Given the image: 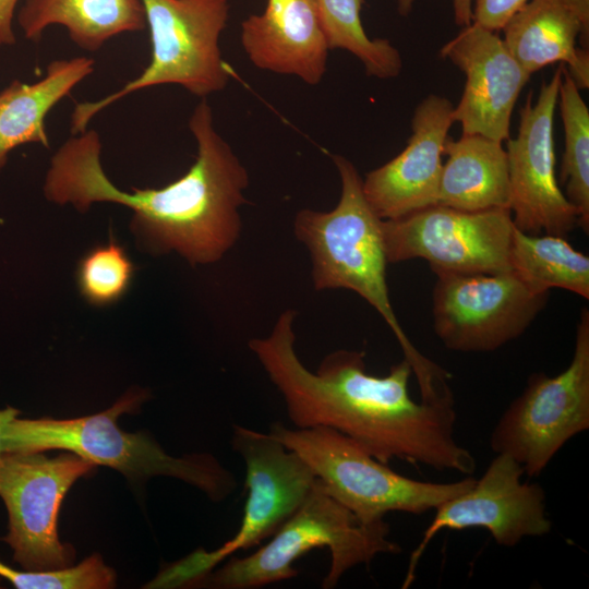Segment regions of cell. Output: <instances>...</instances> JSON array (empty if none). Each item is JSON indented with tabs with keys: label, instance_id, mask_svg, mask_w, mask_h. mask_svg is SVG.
Returning <instances> with one entry per match:
<instances>
[{
	"label": "cell",
	"instance_id": "cell-12",
	"mask_svg": "<svg viewBox=\"0 0 589 589\" xmlns=\"http://www.w3.org/2000/svg\"><path fill=\"white\" fill-rule=\"evenodd\" d=\"M433 327L443 345L460 352H489L516 339L545 306L514 271L500 274H436Z\"/></svg>",
	"mask_w": 589,
	"mask_h": 589
},
{
	"label": "cell",
	"instance_id": "cell-11",
	"mask_svg": "<svg viewBox=\"0 0 589 589\" xmlns=\"http://www.w3.org/2000/svg\"><path fill=\"white\" fill-rule=\"evenodd\" d=\"M514 228L509 208L468 212L441 204L382 221L387 262L422 259L435 275L510 272Z\"/></svg>",
	"mask_w": 589,
	"mask_h": 589
},
{
	"label": "cell",
	"instance_id": "cell-21",
	"mask_svg": "<svg viewBox=\"0 0 589 589\" xmlns=\"http://www.w3.org/2000/svg\"><path fill=\"white\" fill-rule=\"evenodd\" d=\"M24 37L39 41L52 25L63 26L81 49L99 50L122 33L146 28L141 0H25L16 14Z\"/></svg>",
	"mask_w": 589,
	"mask_h": 589
},
{
	"label": "cell",
	"instance_id": "cell-4",
	"mask_svg": "<svg viewBox=\"0 0 589 589\" xmlns=\"http://www.w3.org/2000/svg\"><path fill=\"white\" fill-rule=\"evenodd\" d=\"M145 399L147 393L137 389L124 394L110 408L81 418L16 417L12 422L14 453L68 450L113 468L130 480L167 476L197 488L214 502L227 498L236 490L237 480L212 454L175 457L146 433H128L119 428L118 418L139 410Z\"/></svg>",
	"mask_w": 589,
	"mask_h": 589
},
{
	"label": "cell",
	"instance_id": "cell-31",
	"mask_svg": "<svg viewBox=\"0 0 589 589\" xmlns=\"http://www.w3.org/2000/svg\"><path fill=\"white\" fill-rule=\"evenodd\" d=\"M455 23L461 27L472 23L473 0H452Z\"/></svg>",
	"mask_w": 589,
	"mask_h": 589
},
{
	"label": "cell",
	"instance_id": "cell-2",
	"mask_svg": "<svg viewBox=\"0 0 589 589\" xmlns=\"http://www.w3.org/2000/svg\"><path fill=\"white\" fill-rule=\"evenodd\" d=\"M189 129L197 149L189 170L166 187L132 192L119 189L107 177L100 135L95 130L72 135L50 159L45 197L81 213L99 202L127 206L133 212L130 228L143 252H175L193 266L217 263L240 238V208L250 178L215 129L206 99L194 108Z\"/></svg>",
	"mask_w": 589,
	"mask_h": 589
},
{
	"label": "cell",
	"instance_id": "cell-8",
	"mask_svg": "<svg viewBox=\"0 0 589 589\" xmlns=\"http://www.w3.org/2000/svg\"><path fill=\"white\" fill-rule=\"evenodd\" d=\"M231 446L247 473L248 496L237 533L214 551L197 550L166 568L156 578L160 587L202 582L235 552L272 537L312 491L317 478L310 466L271 433L236 425Z\"/></svg>",
	"mask_w": 589,
	"mask_h": 589
},
{
	"label": "cell",
	"instance_id": "cell-10",
	"mask_svg": "<svg viewBox=\"0 0 589 589\" xmlns=\"http://www.w3.org/2000/svg\"><path fill=\"white\" fill-rule=\"evenodd\" d=\"M95 466L68 450L56 457L17 452L0 458V497L9 515V531L1 540L25 570L70 566L74 550L59 539V512L70 488Z\"/></svg>",
	"mask_w": 589,
	"mask_h": 589
},
{
	"label": "cell",
	"instance_id": "cell-24",
	"mask_svg": "<svg viewBox=\"0 0 589 589\" xmlns=\"http://www.w3.org/2000/svg\"><path fill=\"white\" fill-rule=\"evenodd\" d=\"M557 104L564 128L565 149L561 181L565 196L579 214L578 226L589 230V110L570 74L563 69Z\"/></svg>",
	"mask_w": 589,
	"mask_h": 589
},
{
	"label": "cell",
	"instance_id": "cell-30",
	"mask_svg": "<svg viewBox=\"0 0 589 589\" xmlns=\"http://www.w3.org/2000/svg\"><path fill=\"white\" fill-rule=\"evenodd\" d=\"M581 25V48L588 49L589 45V0H568Z\"/></svg>",
	"mask_w": 589,
	"mask_h": 589
},
{
	"label": "cell",
	"instance_id": "cell-1",
	"mask_svg": "<svg viewBox=\"0 0 589 589\" xmlns=\"http://www.w3.org/2000/svg\"><path fill=\"white\" fill-rule=\"evenodd\" d=\"M296 317L294 310L283 311L267 336L249 341L296 428L334 429L383 464L400 459L473 473L474 457L455 440L454 396L413 400L405 358L375 376L366 372L364 351L338 349L312 372L296 351Z\"/></svg>",
	"mask_w": 589,
	"mask_h": 589
},
{
	"label": "cell",
	"instance_id": "cell-32",
	"mask_svg": "<svg viewBox=\"0 0 589 589\" xmlns=\"http://www.w3.org/2000/svg\"><path fill=\"white\" fill-rule=\"evenodd\" d=\"M416 0H397L398 13L402 16L408 15L413 7Z\"/></svg>",
	"mask_w": 589,
	"mask_h": 589
},
{
	"label": "cell",
	"instance_id": "cell-17",
	"mask_svg": "<svg viewBox=\"0 0 589 589\" xmlns=\"http://www.w3.org/2000/svg\"><path fill=\"white\" fill-rule=\"evenodd\" d=\"M241 45L257 69L321 83L328 44L314 0H267L241 23Z\"/></svg>",
	"mask_w": 589,
	"mask_h": 589
},
{
	"label": "cell",
	"instance_id": "cell-3",
	"mask_svg": "<svg viewBox=\"0 0 589 589\" xmlns=\"http://www.w3.org/2000/svg\"><path fill=\"white\" fill-rule=\"evenodd\" d=\"M341 192L329 212L300 209L294 237L305 245L315 290L348 289L363 298L383 317L417 377L421 397L438 396L450 375L425 358L410 341L395 314L386 283L387 257L382 219L368 203L354 165L333 155Z\"/></svg>",
	"mask_w": 589,
	"mask_h": 589
},
{
	"label": "cell",
	"instance_id": "cell-16",
	"mask_svg": "<svg viewBox=\"0 0 589 589\" xmlns=\"http://www.w3.org/2000/svg\"><path fill=\"white\" fill-rule=\"evenodd\" d=\"M453 104L431 94L411 119L406 147L393 159L366 173L363 194L382 219H396L437 203L442 156L454 123Z\"/></svg>",
	"mask_w": 589,
	"mask_h": 589
},
{
	"label": "cell",
	"instance_id": "cell-25",
	"mask_svg": "<svg viewBox=\"0 0 589 589\" xmlns=\"http://www.w3.org/2000/svg\"><path fill=\"white\" fill-rule=\"evenodd\" d=\"M135 265L116 240L87 251L76 267V284L83 299L93 306H108L129 291Z\"/></svg>",
	"mask_w": 589,
	"mask_h": 589
},
{
	"label": "cell",
	"instance_id": "cell-13",
	"mask_svg": "<svg viewBox=\"0 0 589 589\" xmlns=\"http://www.w3.org/2000/svg\"><path fill=\"white\" fill-rule=\"evenodd\" d=\"M564 64L543 81L536 101L530 93L519 110L516 137L506 141L514 226L527 233L566 238L578 226L579 214L567 200L555 173L554 112Z\"/></svg>",
	"mask_w": 589,
	"mask_h": 589
},
{
	"label": "cell",
	"instance_id": "cell-5",
	"mask_svg": "<svg viewBox=\"0 0 589 589\" xmlns=\"http://www.w3.org/2000/svg\"><path fill=\"white\" fill-rule=\"evenodd\" d=\"M385 520L363 524L332 497L316 479L298 509L276 530L271 541L245 557L228 560L202 581L218 589H251L293 578L294 561L317 548L330 551V567L322 588L336 587L342 575L376 555L399 553L389 540Z\"/></svg>",
	"mask_w": 589,
	"mask_h": 589
},
{
	"label": "cell",
	"instance_id": "cell-22",
	"mask_svg": "<svg viewBox=\"0 0 589 589\" xmlns=\"http://www.w3.org/2000/svg\"><path fill=\"white\" fill-rule=\"evenodd\" d=\"M510 265L537 291L561 288L589 298V257L555 235L513 231Z\"/></svg>",
	"mask_w": 589,
	"mask_h": 589
},
{
	"label": "cell",
	"instance_id": "cell-19",
	"mask_svg": "<svg viewBox=\"0 0 589 589\" xmlns=\"http://www.w3.org/2000/svg\"><path fill=\"white\" fill-rule=\"evenodd\" d=\"M437 203L477 212L509 208L510 191L506 151L502 142L477 134L447 139Z\"/></svg>",
	"mask_w": 589,
	"mask_h": 589
},
{
	"label": "cell",
	"instance_id": "cell-27",
	"mask_svg": "<svg viewBox=\"0 0 589 589\" xmlns=\"http://www.w3.org/2000/svg\"><path fill=\"white\" fill-rule=\"evenodd\" d=\"M529 0H473L472 22L493 32L501 31Z\"/></svg>",
	"mask_w": 589,
	"mask_h": 589
},
{
	"label": "cell",
	"instance_id": "cell-29",
	"mask_svg": "<svg viewBox=\"0 0 589 589\" xmlns=\"http://www.w3.org/2000/svg\"><path fill=\"white\" fill-rule=\"evenodd\" d=\"M20 411L12 407L0 409V458L4 454L14 452V443L11 432L12 421L19 417Z\"/></svg>",
	"mask_w": 589,
	"mask_h": 589
},
{
	"label": "cell",
	"instance_id": "cell-15",
	"mask_svg": "<svg viewBox=\"0 0 589 589\" xmlns=\"http://www.w3.org/2000/svg\"><path fill=\"white\" fill-rule=\"evenodd\" d=\"M441 56L466 76L452 113L462 134L507 141L513 109L531 75L514 59L497 32L472 22L442 47Z\"/></svg>",
	"mask_w": 589,
	"mask_h": 589
},
{
	"label": "cell",
	"instance_id": "cell-7",
	"mask_svg": "<svg viewBox=\"0 0 589 589\" xmlns=\"http://www.w3.org/2000/svg\"><path fill=\"white\" fill-rule=\"evenodd\" d=\"M269 433L296 452L324 490L363 524L384 520L389 512L422 515L469 490L474 478L428 482L397 473L342 433L326 426L289 429L280 422Z\"/></svg>",
	"mask_w": 589,
	"mask_h": 589
},
{
	"label": "cell",
	"instance_id": "cell-14",
	"mask_svg": "<svg viewBox=\"0 0 589 589\" xmlns=\"http://www.w3.org/2000/svg\"><path fill=\"white\" fill-rule=\"evenodd\" d=\"M522 467L507 454H496L482 477L466 492L437 508L412 552L404 588L414 578L416 567L432 539L442 530L484 528L503 546L551 531L545 493L538 483L522 482Z\"/></svg>",
	"mask_w": 589,
	"mask_h": 589
},
{
	"label": "cell",
	"instance_id": "cell-23",
	"mask_svg": "<svg viewBox=\"0 0 589 589\" xmlns=\"http://www.w3.org/2000/svg\"><path fill=\"white\" fill-rule=\"evenodd\" d=\"M330 49H342L358 58L365 73L392 79L402 69L401 55L388 39H371L361 22L363 0H314Z\"/></svg>",
	"mask_w": 589,
	"mask_h": 589
},
{
	"label": "cell",
	"instance_id": "cell-26",
	"mask_svg": "<svg viewBox=\"0 0 589 589\" xmlns=\"http://www.w3.org/2000/svg\"><path fill=\"white\" fill-rule=\"evenodd\" d=\"M0 576L20 589H104L116 584L115 572L99 555L50 570H17L0 561Z\"/></svg>",
	"mask_w": 589,
	"mask_h": 589
},
{
	"label": "cell",
	"instance_id": "cell-6",
	"mask_svg": "<svg viewBox=\"0 0 589 589\" xmlns=\"http://www.w3.org/2000/svg\"><path fill=\"white\" fill-rule=\"evenodd\" d=\"M141 1L151 37V62L120 89L77 103L71 113L72 135L85 131L108 106L143 88L176 84L205 99L227 86L230 70L221 57L219 37L228 21V0Z\"/></svg>",
	"mask_w": 589,
	"mask_h": 589
},
{
	"label": "cell",
	"instance_id": "cell-18",
	"mask_svg": "<svg viewBox=\"0 0 589 589\" xmlns=\"http://www.w3.org/2000/svg\"><path fill=\"white\" fill-rule=\"evenodd\" d=\"M504 43L530 75L560 62L579 89L589 86V51L577 47L581 25L568 0H529L502 28Z\"/></svg>",
	"mask_w": 589,
	"mask_h": 589
},
{
	"label": "cell",
	"instance_id": "cell-28",
	"mask_svg": "<svg viewBox=\"0 0 589 589\" xmlns=\"http://www.w3.org/2000/svg\"><path fill=\"white\" fill-rule=\"evenodd\" d=\"M19 1L0 0V48L12 46L16 41L13 22Z\"/></svg>",
	"mask_w": 589,
	"mask_h": 589
},
{
	"label": "cell",
	"instance_id": "cell-9",
	"mask_svg": "<svg viewBox=\"0 0 589 589\" xmlns=\"http://www.w3.org/2000/svg\"><path fill=\"white\" fill-rule=\"evenodd\" d=\"M589 429V310H581L569 365L555 376H529L494 426L490 446L512 456L528 477L543 472L556 453Z\"/></svg>",
	"mask_w": 589,
	"mask_h": 589
},
{
	"label": "cell",
	"instance_id": "cell-20",
	"mask_svg": "<svg viewBox=\"0 0 589 589\" xmlns=\"http://www.w3.org/2000/svg\"><path fill=\"white\" fill-rule=\"evenodd\" d=\"M94 65L87 57L55 60L39 81L14 80L0 92V172L17 146L36 143L49 147L46 116L94 72Z\"/></svg>",
	"mask_w": 589,
	"mask_h": 589
}]
</instances>
